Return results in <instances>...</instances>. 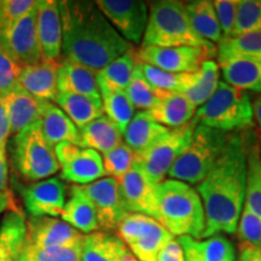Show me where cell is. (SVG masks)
I'll use <instances>...</instances> for the list:
<instances>
[{"label": "cell", "mask_w": 261, "mask_h": 261, "mask_svg": "<svg viewBox=\"0 0 261 261\" xmlns=\"http://www.w3.org/2000/svg\"><path fill=\"white\" fill-rule=\"evenodd\" d=\"M8 160H6V146H0V192L8 191Z\"/></svg>", "instance_id": "50"}, {"label": "cell", "mask_w": 261, "mask_h": 261, "mask_svg": "<svg viewBox=\"0 0 261 261\" xmlns=\"http://www.w3.org/2000/svg\"><path fill=\"white\" fill-rule=\"evenodd\" d=\"M55 102L79 129L104 114L102 99L96 98L58 92Z\"/></svg>", "instance_id": "30"}, {"label": "cell", "mask_w": 261, "mask_h": 261, "mask_svg": "<svg viewBox=\"0 0 261 261\" xmlns=\"http://www.w3.org/2000/svg\"><path fill=\"white\" fill-rule=\"evenodd\" d=\"M236 232L241 243L250 244L261 249V219L246 205H243Z\"/></svg>", "instance_id": "44"}, {"label": "cell", "mask_w": 261, "mask_h": 261, "mask_svg": "<svg viewBox=\"0 0 261 261\" xmlns=\"http://www.w3.org/2000/svg\"><path fill=\"white\" fill-rule=\"evenodd\" d=\"M81 244L83 240L71 246L50 249H37L23 244L19 259L23 261H81Z\"/></svg>", "instance_id": "41"}, {"label": "cell", "mask_w": 261, "mask_h": 261, "mask_svg": "<svg viewBox=\"0 0 261 261\" xmlns=\"http://www.w3.org/2000/svg\"><path fill=\"white\" fill-rule=\"evenodd\" d=\"M220 84V69L218 62L205 61L198 70V76L190 89L185 91L184 96L194 106L201 107L211 99Z\"/></svg>", "instance_id": "37"}, {"label": "cell", "mask_w": 261, "mask_h": 261, "mask_svg": "<svg viewBox=\"0 0 261 261\" xmlns=\"http://www.w3.org/2000/svg\"><path fill=\"white\" fill-rule=\"evenodd\" d=\"M253 32H261V0H238L232 35Z\"/></svg>", "instance_id": "42"}, {"label": "cell", "mask_w": 261, "mask_h": 261, "mask_svg": "<svg viewBox=\"0 0 261 261\" xmlns=\"http://www.w3.org/2000/svg\"><path fill=\"white\" fill-rule=\"evenodd\" d=\"M57 89L58 92L102 99L97 83V71L68 60L60 61Z\"/></svg>", "instance_id": "26"}, {"label": "cell", "mask_w": 261, "mask_h": 261, "mask_svg": "<svg viewBox=\"0 0 261 261\" xmlns=\"http://www.w3.org/2000/svg\"><path fill=\"white\" fill-rule=\"evenodd\" d=\"M189 21L194 31L211 44L219 42L223 38L217 12L211 0L185 2Z\"/></svg>", "instance_id": "32"}, {"label": "cell", "mask_w": 261, "mask_h": 261, "mask_svg": "<svg viewBox=\"0 0 261 261\" xmlns=\"http://www.w3.org/2000/svg\"><path fill=\"white\" fill-rule=\"evenodd\" d=\"M10 135H18L23 130L39 125L41 106L44 100L33 97L23 89L17 87L4 98Z\"/></svg>", "instance_id": "20"}, {"label": "cell", "mask_w": 261, "mask_h": 261, "mask_svg": "<svg viewBox=\"0 0 261 261\" xmlns=\"http://www.w3.org/2000/svg\"><path fill=\"white\" fill-rule=\"evenodd\" d=\"M38 4L34 0H2L0 2V37L19 18L32 11Z\"/></svg>", "instance_id": "43"}, {"label": "cell", "mask_w": 261, "mask_h": 261, "mask_svg": "<svg viewBox=\"0 0 261 261\" xmlns=\"http://www.w3.org/2000/svg\"><path fill=\"white\" fill-rule=\"evenodd\" d=\"M139 64L149 84L161 92L184 93L194 85L198 76V71L192 74L169 73V71L158 69L151 65L143 63Z\"/></svg>", "instance_id": "38"}, {"label": "cell", "mask_w": 261, "mask_h": 261, "mask_svg": "<svg viewBox=\"0 0 261 261\" xmlns=\"http://www.w3.org/2000/svg\"><path fill=\"white\" fill-rule=\"evenodd\" d=\"M119 189L127 213H139L159 221V207L155 185L133 165L130 171L119 179Z\"/></svg>", "instance_id": "16"}, {"label": "cell", "mask_w": 261, "mask_h": 261, "mask_svg": "<svg viewBox=\"0 0 261 261\" xmlns=\"http://www.w3.org/2000/svg\"><path fill=\"white\" fill-rule=\"evenodd\" d=\"M61 218L80 233H93L99 228L96 208L80 185L70 188L69 200L65 202Z\"/></svg>", "instance_id": "25"}, {"label": "cell", "mask_w": 261, "mask_h": 261, "mask_svg": "<svg viewBox=\"0 0 261 261\" xmlns=\"http://www.w3.org/2000/svg\"><path fill=\"white\" fill-rule=\"evenodd\" d=\"M217 56V48L203 47H156L140 46L136 51L139 63L151 65L169 73L192 74L200 70L205 61Z\"/></svg>", "instance_id": "10"}, {"label": "cell", "mask_w": 261, "mask_h": 261, "mask_svg": "<svg viewBox=\"0 0 261 261\" xmlns=\"http://www.w3.org/2000/svg\"><path fill=\"white\" fill-rule=\"evenodd\" d=\"M236 261H241V260H240V259H238V260H236Z\"/></svg>", "instance_id": "55"}, {"label": "cell", "mask_w": 261, "mask_h": 261, "mask_svg": "<svg viewBox=\"0 0 261 261\" xmlns=\"http://www.w3.org/2000/svg\"><path fill=\"white\" fill-rule=\"evenodd\" d=\"M218 62L249 60L261 63V32L221 38L217 47Z\"/></svg>", "instance_id": "31"}, {"label": "cell", "mask_w": 261, "mask_h": 261, "mask_svg": "<svg viewBox=\"0 0 261 261\" xmlns=\"http://www.w3.org/2000/svg\"><path fill=\"white\" fill-rule=\"evenodd\" d=\"M158 261H185L184 252L177 240L173 238L162 248L159 254Z\"/></svg>", "instance_id": "47"}, {"label": "cell", "mask_w": 261, "mask_h": 261, "mask_svg": "<svg viewBox=\"0 0 261 261\" xmlns=\"http://www.w3.org/2000/svg\"><path fill=\"white\" fill-rule=\"evenodd\" d=\"M159 221L173 237L190 236L201 240L205 227L203 203L192 185L165 179L155 187Z\"/></svg>", "instance_id": "3"}, {"label": "cell", "mask_w": 261, "mask_h": 261, "mask_svg": "<svg viewBox=\"0 0 261 261\" xmlns=\"http://www.w3.org/2000/svg\"><path fill=\"white\" fill-rule=\"evenodd\" d=\"M238 0H214L213 6L217 12L223 38L232 35L234 22H236Z\"/></svg>", "instance_id": "46"}, {"label": "cell", "mask_w": 261, "mask_h": 261, "mask_svg": "<svg viewBox=\"0 0 261 261\" xmlns=\"http://www.w3.org/2000/svg\"><path fill=\"white\" fill-rule=\"evenodd\" d=\"M96 208L99 228L104 231L116 230L117 225L127 214L120 195L119 181L104 177L83 187Z\"/></svg>", "instance_id": "15"}, {"label": "cell", "mask_w": 261, "mask_h": 261, "mask_svg": "<svg viewBox=\"0 0 261 261\" xmlns=\"http://www.w3.org/2000/svg\"><path fill=\"white\" fill-rule=\"evenodd\" d=\"M197 125L194 117L187 125L178 128H169L167 135L163 136L154 145L136 155L135 165L151 184L156 187L165 180L169 169L187 149L191 140L192 132Z\"/></svg>", "instance_id": "9"}, {"label": "cell", "mask_w": 261, "mask_h": 261, "mask_svg": "<svg viewBox=\"0 0 261 261\" xmlns=\"http://www.w3.org/2000/svg\"><path fill=\"white\" fill-rule=\"evenodd\" d=\"M240 259L241 261H261V249L247 243L240 242Z\"/></svg>", "instance_id": "49"}, {"label": "cell", "mask_w": 261, "mask_h": 261, "mask_svg": "<svg viewBox=\"0 0 261 261\" xmlns=\"http://www.w3.org/2000/svg\"><path fill=\"white\" fill-rule=\"evenodd\" d=\"M37 33L42 61L62 56V22L58 2L40 0L37 5Z\"/></svg>", "instance_id": "18"}, {"label": "cell", "mask_w": 261, "mask_h": 261, "mask_svg": "<svg viewBox=\"0 0 261 261\" xmlns=\"http://www.w3.org/2000/svg\"><path fill=\"white\" fill-rule=\"evenodd\" d=\"M11 158L17 172L28 180L48 178L60 169L55 150L44 139L39 125L14 137Z\"/></svg>", "instance_id": "7"}, {"label": "cell", "mask_w": 261, "mask_h": 261, "mask_svg": "<svg viewBox=\"0 0 261 261\" xmlns=\"http://www.w3.org/2000/svg\"><path fill=\"white\" fill-rule=\"evenodd\" d=\"M185 261H236V248L226 237L217 236L196 240L190 236L178 237Z\"/></svg>", "instance_id": "22"}, {"label": "cell", "mask_w": 261, "mask_h": 261, "mask_svg": "<svg viewBox=\"0 0 261 261\" xmlns=\"http://www.w3.org/2000/svg\"><path fill=\"white\" fill-rule=\"evenodd\" d=\"M252 104H253L254 120H255L257 126H259L261 129V96L255 98V99L252 102Z\"/></svg>", "instance_id": "51"}, {"label": "cell", "mask_w": 261, "mask_h": 261, "mask_svg": "<svg viewBox=\"0 0 261 261\" xmlns=\"http://www.w3.org/2000/svg\"><path fill=\"white\" fill-rule=\"evenodd\" d=\"M84 234L63 220L51 217L31 218L27 224L24 244L37 249H50L80 242Z\"/></svg>", "instance_id": "17"}, {"label": "cell", "mask_w": 261, "mask_h": 261, "mask_svg": "<svg viewBox=\"0 0 261 261\" xmlns=\"http://www.w3.org/2000/svg\"><path fill=\"white\" fill-rule=\"evenodd\" d=\"M54 150L63 180L85 187L106 177L99 152L68 142L60 143Z\"/></svg>", "instance_id": "11"}, {"label": "cell", "mask_w": 261, "mask_h": 261, "mask_svg": "<svg viewBox=\"0 0 261 261\" xmlns=\"http://www.w3.org/2000/svg\"><path fill=\"white\" fill-rule=\"evenodd\" d=\"M126 93L135 109H139L140 112H148L158 102L160 91L152 87L146 80L139 62L133 70L132 77H130L128 86L126 89Z\"/></svg>", "instance_id": "39"}, {"label": "cell", "mask_w": 261, "mask_h": 261, "mask_svg": "<svg viewBox=\"0 0 261 261\" xmlns=\"http://www.w3.org/2000/svg\"><path fill=\"white\" fill-rule=\"evenodd\" d=\"M244 205L261 219V146L256 140L247 145V179Z\"/></svg>", "instance_id": "35"}, {"label": "cell", "mask_w": 261, "mask_h": 261, "mask_svg": "<svg viewBox=\"0 0 261 261\" xmlns=\"http://www.w3.org/2000/svg\"><path fill=\"white\" fill-rule=\"evenodd\" d=\"M226 84L240 91L261 93V63L249 60L218 62Z\"/></svg>", "instance_id": "28"}, {"label": "cell", "mask_w": 261, "mask_h": 261, "mask_svg": "<svg viewBox=\"0 0 261 261\" xmlns=\"http://www.w3.org/2000/svg\"><path fill=\"white\" fill-rule=\"evenodd\" d=\"M195 120L221 132H240L254 126L253 104L249 94L220 81L212 98L197 109Z\"/></svg>", "instance_id": "6"}, {"label": "cell", "mask_w": 261, "mask_h": 261, "mask_svg": "<svg viewBox=\"0 0 261 261\" xmlns=\"http://www.w3.org/2000/svg\"><path fill=\"white\" fill-rule=\"evenodd\" d=\"M230 137L228 133L197 125L190 143L169 169L167 177L189 185L200 184L223 154Z\"/></svg>", "instance_id": "5"}, {"label": "cell", "mask_w": 261, "mask_h": 261, "mask_svg": "<svg viewBox=\"0 0 261 261\" xmlns=\"http://www.w3.org/2000/svg\"><path fill=\"white\" fill-rule=\"evenodd\" d=\"M18 191L31 218L60 217L64 208L67 185L61 178L18 185Z\"/></svg>", "instance_id": "14"}, {"label": "cell", "mask_w": 261, "mask_h": 261, "mask_svg": "<svg viewBox=\"0 0 261 261\" xmlns=\"http://www.w3.org/2000/svg\"><path fill=\"white\" fill-rule=\"evenodd\" d=\"M22 67L12 60L0 45V97H8L18 87V77Z\"/></svg>", "instance_id": "45"}, {"label": "cell", "mask_w": 261, "mask_h": 261, "mask_svg": "<svg viewBox=\"0 0 261 261\" xmlns=\"http://www.w3.org/2000/svg\"><path fill=\"white\" fill-rule=\"evenodd\" d=\"M0 45L21 67L42 61L37 33V6L0 37Z\"/></svg>", "instance_id": "13"}, {"label": "cell", "mask_w": 261, "mask_h": 261, "mask_svg": "<svg viewBox=\"0 0 261 261\" xmlns=\"http://www.w3.org/2000/svg\"><path fill=\"white\" fill-rule=\"evenodd\" d=\"M116 231L137 261H158L162 248L174 238L160 221L139 213H127Z\"/></svg>", "instance_id": "8"}, {"label": "cell", "mask_w": 261, "mask_h": 261, "mask_svg": "<svg viewBox=\"0 0 261 261\" xmlns=\"http://www.w3.org/2000/svg\"><path fill=\"white\" fill-rule=\"evenodd\" d=\"M100 98H102L103 113L108 119L121 130L123 135L128 123L135 116L136 109L127 96L126 91L115 90L98 85Z\"/></svg>", "instance_id": "34"}, {"label": "cell", "mask_w": 261, "mask_h": 261, "mask_svg": "<svg viewBox=\"0 0 261 261\" xmlns=\"http://www.w3.org/2000/svg\"><path fill=\"white\" fill-rule=\"evenodd\" d=\"M149 18L140 46L217 48L202 39L189 21L185 2L158 0L149 3Z\"/></svg>", "instance_id": "4"}, {"label": "cell", "mask_w": 261, "mask_h": 261, "mask_svg": "<svg viewBox=\"0 0 261 261\" xmlns=\"http://www.w3.org/2000/svg\"><path fill=\"white\" fill-rule=\"evenodd\" d=\"M79 130L81 146L92 149L97 152H102V154L116 148L123 140L121 130L117 128L104 114L87 123Z\"/></svg>", "instance_id": "29"}, {"label": "cell", "mask_w": 261, "mask_h": 261, "mask_svg": "<svg viewBox=\"0 0 261 261\" xmlns=\"http://www.w3.org/2000/svg\"><path fill=\"white\" fill-rule=\"evenodd\" d=\"M197 108L182 93L161 92L158 102L148 110L149 115L167 128H178L194 119Z\"/></svg>", "instance_id": "23"}, {"label": "cell", "mask_w": 261, "mask_h": 261, "mask_svg": "<svg viewBox=\"0 0 261 261\" xmlns=\"http://www.w3.org/2000/svg\"><path fill=\"white\" fill-rule=\"evenodd\" d=\"M97 8L130 45L142 42L149 18V5L142 0H98Z\"/></svg>", "instance_id": "12"}, {"label": "cell", "mask_w": 261, "mask_h": 261, "mask_svg": "<svg viewBox=\"0 0 261 261\" xmlns=\"http://www.w3.org/2000/svg\"><path fill=\"white\" fill-rule=\"evenodd\" d=\"M18 257H19V254H18V255H16V256L10 257V259L6 260V261H18Z\"/></svg>", "instance_id": "53"}, {"label": "cell", "mask_w": 261, "mask_h": 261, "mask_svg": "<svg viewBox=\"0 0 261 261\" xmlns=\"http://www.w3.org/2000/svg\"><path fill=\"white\" fill-rule=\"evenodd\" d=\"M246 179L247 142L236 133L231 135L213 168L196 185L205 217L202 238L236 233L246 200Z\"/></svg>", "instance_id": "1"}, {"label": "cell", "mask_w": 261, "mask_h": 261, "mask_svg": "<svg viewBox=\"0 0 261 261\" xmlns=\"http://www.w3.org/2000/svg\"><path fill=\"white\" fill-rule=\"evenodd\" d=\"M10 136V127L6 116L4 98L0 97V146H6Z\"/></svg>", "instance_id": "48"}, {"label": "cell", "mask_w": 261, "mask_h": 261, "mask_svg": "<svg viewBox=\"0 0 261 261\" xmlns=\"http://www.w3.org/2000/svg\"><path fill=\"white\" fill-rule=\"evenodd\" d=\"M39 129L52 148L64 142L81 146L79 128L56 104L51 102H42Z\"/></svg>", "instance_id": "21"}, {"label": "cell", "mask_w": 261, "mask_h": 261, "mask_svg": "<svg viewBox=\"0 0 261 261\" xmlns=\"http://www.w3.org/2000/svg\"><path fill=\"white\" fill-rule=\"evenodd\" d=\"M81 261H137L121 238L108 232L85 234Z\"/></svg>", "instance_id": "24"}, {"label": "cell", "mask_w": 261, "mask_h": 261, "mask_svg": "<svg viewBox=\"0 0 261 261\" xmlns=\"http://www.w3.org/2000/svg\"><path fill=\"white\" fill-rule=\"evenodd\" d=\"M60 61H41L37 64L22 67L18 86L25 92L45 102L56 99Z\"/></svg>", "instance_id": "19"}, {"label": "cell", "mask_w": 261, "mask_h": 261, "mask_svg": "<svg viewBox=\"0 0 261 261\" xmlns=\"http://www.w3.org/2000/svg\"><path fill=\"white\" fill-rule=\"evenodd\" d=\"M62 56L94 71L102 70L133 46L117 33L96 3L58 2Z\"/></svg>", "instance_id": "2"}, {"label": "cell", "mask_w": 261, "mask_h": 261, "mask_svg": "<svg viewBox=\"0 0 261 261\" xmlns=\"http://www.w3.org/2000/svg\"><path fill=\"white\" fill-rule=\"evenodd\" d=\"M102 161L107 177L119 180L133 167L136 161V154L128 145L122 142L116 148L104 152L102 155Z\"/></svg>", "instance_id": "40"}, {"label": "cell", "mask_w": 261, "mask_h": 261, "mask_svg": "<svg viewBox=\"0 0 261 261\" xmlns=\"http://www.w3.org/2000/svg\"><path fill=\"white\" fill-rule=\"evenodd\" d=\"M137 63L138 61L136 57V50L132 48L125 55L113 61L110 64H108L107 67H104L102 70L98 71V85H103L110 89L126 91Z\"/></svg>", "instance_id": "36"}, {"label": "cell", "mask_w": 261, "mask_h": 261, "mask_svg": "<svg viewBox=\"0 0 261 261\" xmlns=\"http://www.w3.org/2000/svg\"><path fill=\"white\" fill-rule=\"evenodd\" d=\"M168 130L167 127L156 122L148 112H138L132 117L123 133V143L138 155L167 135Z\"/></svg>", "instance_id": "27"}, {"label": "cell", "mask_w": 261, "mask_h": 261, "mask_svg": "<svg viewBox=\"0 0 261 261\" xmlns=\"http://www.w3.org/2000/svg\"><path fill=\"white\" fill-rule=\"evenodd\" d=\"M27 237V223L18 212H9L0 224V261L18 255Z\"/></svg>", "instance_id": "33"}, {"label": "cell", "mask_w": 261, "mask_h": 261, "mask_svg": "<svg viewBox=\"0 0 261 261\" xmlns=\"http://www.w3.org/2000/svg\"><path fill=\"white\" fill-rule=\"evenodd\" d=\"M18 261H23V260H21V259H19V257H18Z\"/></svg>", "instance_id": "54"}, {"label": "cell", "mask_w": 261, "mask_h": 261, "mask_svg": "<svg viewBox=\"0 0 261 261\" xmlns=\"http://www.w3.org/2000/svg\"><path fill=\"white\" fill-rule=\"evenodd\" d=\"M11 203V197L9 192H0V214L4 212Z\"/></svg>", "instance_id": "52"}]
</instances>
